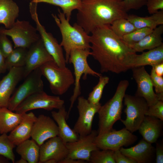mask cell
I'll return each instance as SVG.
<instances>
[{
	"mask_svg": "<svg viewBox=\"0 0 163 163\" xmlns=\"http://www.w3.org/2000/svg\"><path fill=\"white\" fill-rule=\"evenodd\" d=\"M16 163H27V161L25 159L21 158L19 160L15 162Z\"/></svg>",
	"mask_w": 163,
	"mask_h": 163,
	"instance_id": "obj_48",
	"label": "cell"
},
{
	"mask_svg": "<svg viewBox=\"0 0 163 163\" xmlns=\"http://www.w3.org/2000/svg\"><path fill=\"white\" fill-rule=\"evenodd\" d=\"M5 59L0 50V74L4 73L7 70L5 64Z\"/></svg>",
	"mask_w": 163,
	"mask_h": 163,
	"instance_id": "obj_44",
	"label": "cell"
},
{
	"mask_svg": "<svg viewBox=\"0 0 163 163\" xmlns=\"http://www.w3.org/2000/svg\"><path fill=\"white\" fill-rule=\"evenodd\" d=\"M9 160L3 155H0V163H9Z\"/></svg>",
	"mask_w": 163,
	"mask_h": 163,
	"instance_id": "obj_47",
	"label": "cell"
},
{
	"mask_svg": "<svg viewBox=\"0 0 163 163\" xmlns=\"http://www.w3.org/2000/svg\"><path fill=\"white\" fill-rule=\"evenodd\" d=\"M146 5L148 12L152 14L163 10V0H147Z\"/></svg>",
	"mask_w": 163,
	"mask_h": 163,
	"instance_id": "obj_41",
	"label": "cell"
},
{
	"mask_svg": "<svg viewBox=\"0 0 163 163\" xmlns=\"http://www.w3.org/2000/svg\"><path fill=\"white\" fill-rule=\"evenodd\" d=\"M57 161L53 159H50L46 161L45 163H56Z\"/></svg>",
	"mask_w": 163,
	"mask_h": 163,
	"instance_id": "obj_49",
	"label": "cell"
},
{
	"mask_svg": "<svg viewBox=\"0 0 163 163\" xmlns=\"http://www.w3.org/2000/svg\"><path fill=\"white\" fill-rule=\"evenodd\" d=\"M0 80V108H8L16 86L24 78V68L14 67Z\"/></svg>",
	"mask_w": 163,
	"mask_h": 163,
	"instance_id": "obj_18",
	"label": "cell"
},
{
	"mask_svg": "<svg viewBox=\"0 0 163 163\" xmlns=\"http://www.w3.org/2000/svg\"><path fill=\"white\" fill-rule=\"evenodd\" d=\"M126 80L121 81L112 98L101 106L98 115V134H101L112 129L113 125L121 118L123 101L129 85Z\"/></svg>",
	"mask_w": 163,
	"mask_h": 163,
	"instance_id": "obj_4",
	"label": "cell"
},
{
	"mask_svg": "<svg viewBox=\"0 0 163 163\" xmlns=\"http://www.w3.org/2000/svg\"><path fill=\"white\" fill-rule=\"evenodd\" d=\"M147 0H123L124 8L127 11L130 10H137L146 5Z\"/></svg>",
	"mask_w": 163,
	"mask_h": 163,
	"instance_id": "obj_40",
	"label": "cell"
},
{
	"mask_svg": "<svg viewBox=\"0 0 163 163\" xmlns=\"http://www.w3.org/2000/svg\"><path fill=\"white\" fill-rule=\"evenodd\" d=\"M14 49L7 36L0 34V50L5 58L12 52Z\"/></svg>",
	"mask_w": 163,
	"mask_h": 163,
	"instance_id": "obj_39",
	"label": "cell"
},
{
	"mask_svg": "<svg viewBox=\"0 0 163 163\" xmlns=\"http://www.w3.org/2000/svg\"><path fill=\"white\" fill-rule=\"evenodd\" d=\"M58 128L54 120L40 114L34 123L31 137L40 146L46 141L58 136Z\"/></svg>",
	"mask_w": 163,
	"mask_h": 163,
	"instance_id": "obj_17",
	"label": "cell"
},
{
	"mask_svg": "<svg viewBox=\"0 0 163 163\" xmlns=\"http://www.w3.org/2000/svg\"><path fill=\"white\" fill-rule=\"evenodd\" d=\"M109 80V78L107 76L101 75L99 77L98 83L88 95L87 100L90 103L94 104L100 103L104 88Z\"/></svg>",
	"mask_w": 163,
	"mask_h": 163,
	"instance_id": "obj_34",
	"label": "cell"
},
{
	"mask_svg": "<svg viewBox=\"0 0 163 163\" xmlns=\"http://www.w3.org/2000/svg\"><path fill=\"white\" fill-rule=\"evenodd\" d=\"M97 131L92 130L89 134L80 136L76 141L66 143L68 150L67 157L89 161L91 153L99 149L94 142Z\"/></svg>",
	"mask_w": 163,
	"mask_h": 163,
	"instance_id": "obj_14",
	"label": "cell"
},
{
	"mask_svg": "<svg viewBox=\"0 0 163 163\" xmlns=\"http://www.w3.org/2000/svg\"><path fill=\"white\" fill-rule=\"evenodd\" d=\"M78 10L77 23L88 34L99 26L110 25L128 15L123 0H82Z\"/></svg>",
	"mask_w": 163,
	"mask_h": 163,
	"instance_id": "obj_2",
	"label": "cell"
},
{
	"mask_svg": "<svg viewBox=\"0 0 163 163\" xmlns=\"http://www.w3.org/2000/svg\"><path fill=\"white\" fill-rule=\"evenodd\" d=\"M110 26L113 33L121 39L124 35L136 29L132 23L126 18H120L115 20Z\"/></svg>",
	"mask_w": 163,
	"mask_h": 163,
	"instance_id": "obj_31",
	"label": "cell"
},
{
	"mask_svg": "<svg viewBox=\"0 0 163 163\" xmlns=\"http://www.w3.org/2000/svg\"><path fill=\"white\" fill-rule=\"evenodd\" d=\"M42 75L40 67L29 73L23 83L13 92L8 108L14 111L18 105L27 97L34 93L43 91Z\"/></svg>",
	"mask_w": 163,
	"mask_h": 163,
	"instance_id": "obj_10",
	"label": "cell"
},
{
	"mask_svg": "<svg viewBox=\"0 0 163 163\" xmlns=\"http://www.w3.org/2000/svg\"><path fill=\"white\" fill-rule=\"evenodd\" d=\"M133 77L137 84V90L135 95L144 98L149 107L159 101L158 95L154 92L150 75L144 66L131 69Z\"/></svg>",
	"mask_w": 163,
	"mask_h": 163,
	"instance_id": "obj_15",
	"label": "cell"
},
{
	"mask_svg": "<svg viewBox=\"0 0 163 163\" xmlns=\"http://www.w3.org/2000/svg\"><path fill=\"white\" fill-rule=\"evenodd\" d=\"M31 2L45 3L60 7L66 19L69 21L72 12L78 9L81 5L82 0H30Z\"/></svg>",
	"mask_w": 163,
	"mask_h": 163,
	"instance_id": "obj_29",
	"label": "cell"
},
{
	"mask_svg": "<svg viewBox=\"0 0 163 163\" xmlns=\"http://www.w3.org/2000/svg\"><path fill=\"white\" fill-rule=\"evenodd\" d=\"M91 33V55L99 63L101 73L119 74L130 69L136 53L113 33L110 25L99 26Z\"/></svg>",
	"mask_w": 163,
	"mask_h": 163,
	"instance_id": "obj_1",
	"label": "cell"
},
{
	"mask_svg": "<svg viewBox=\"0 0 163 163\" xmlns=\"http://www.w3.org/2000/svg\"><path fill=\"white\" fill-rule=\"evenodd\" d=\"M155 73L159 76H162L163 75V62L158 64L153 67Z\"/></svg>",
	"mask_w": 163,
	"mask_h": 163,
	"instance_id": "obj_45",
	"label": "cell"
},
{
	"mask_svg": "<svg viewBox=\"0 0 163 163\" xmlns=\"http://www.w3.org/2000/svg\"><path fill=\"white\" fill-rule=\"evenodd\" d=\"M163 62V44L142 54H136L130 64V69L139 66L149 65L152 67Z\"/></svg>",
	"mask_w": 163,
	"mask_h": 163,
	"instance_id": "obj_24",
	"label": "cell"
},
{
	"mask_svg": "<svg viewBox=\"0 0 163 163\" xmlns=\"http://www.w3.org/2000/svg\"><path fill=\"white\" fill-rule=\"evenodd\" d=\"M36 28L26 21L17 20L11 28L0 27V34L10 36L14 43V48H29L40 37Z\"/></svg>",
	"mask_w": 163,
	"mask_h": 163,
	"instance_id": "obj_8",
	"label": "cell"
},
{
	"mask_svg": "<svg viewBox=\"0 0 163 163\" xmlns=\"http://www.w3.org/2000/svg\"><path fill=\"white\" fill-rule=\"evenodd\" d=\"M23 115L7 107L0 108V134H7L13 130L21 121Z\"/></svg>",
	"mask_w": 163,
	"mask_h": 163,
	"instance_id": "obj_27",
	"label": "cell"
},
{
	"mask_svg": "<svg viewBox=\"0 0 163 163\" xmlns=\"http://www.w3.org/2000/svg\"><path fill=\"white\" fill-rule=\"evenodd\" d=\"M145 116L154 117L163 121V101H159L149 107Z\"/></svg>",
	"mask_w": 163,
	"mask_h": 163,
	"instance_id": "obj_38",
	"label": "cell"
},
{
	"mask_svg": "<svg viewBox=\"0 0 163 163\" xmlns=\"http://www.w3.org/2000/svg\"><path fill=\"white\" fill-rule=\"evenodd\" d=\"M113 156L115 163H136L134 160L122 153L120 149L114 151Z\"/></svg>",
	"mask_w": 163,
	"mask_h": 163,
	"instance_id": "obj_42",
	"label": "cell"
},
{
	"mask_svg": "<svg viewBox=\"0 0 163 163\" xmlns=\"http://www.w3.org/2000/svg\"><path fill=\"white\" fill-rule=\"evenodd\" d=\"M42 75L48 81L52 92L56 95L66 93L75 82L71 70L66 66L59 67L54 61L47 62L40 67Z\"/></svg>",
	"mask_w": 163,
	"mask_h": 163,
	"instance_id": "obj_6",
	"label": "cell"
},
{
	"mask_svg": "<svg viewBox=\"0 0 163 163\" xmlns=\"http://www.w3.org/2000/svg\"><path fill=\"white\" fill-rule=\"evenodd\" d=\"M153 30L149 28L136 29L132 32L124 35L122 40L128 45L133 44L141 40L152 32Z\"/></svg>",
	"mask_w": 163,
	"mask_h": 163,
	"instance_id": "obj_36",
	"label": "cell"
},
{
	"mask_svg": "<svg viewBox=\"0 0 163 163\" xmlns=\"http://www.w3.org/2000/svg\"><path fill=\"white\" fill-rule=\"evenodd\" d=\"M53 59L45 48L41 38L28 49L24 68V78Z\"/></svg>",
	"mask_w": 163,
	"mask_h": 163,
	"instance_id": "obj_16",
	"label": "cell"
},
{
	"mask_svg": "<svg viewBox=\"0 0 163 163\" xmlns=\"http://www.w3.org/2000/svg\"><path fill=\"white\" fill-rule=\"evenodd\" d=\"M77 99L79 116L73 129L79 136H85L92 131L94 116L101 105L100 103L96 104L91 103L83 96H79Z\"/></svg>",
	"mask_w": 163,
	"mask_h": 163,
	"instance_id": "obj_13",
	"label": "cell"
},
{
	"mask_svg": "<svg viewBox=\"0 0 163 163\" xmlns=\"http://www.w3.org/2000/svg\"><path fill=\"white\" fill-rule=\"evenodd\" d=\"M68 154L66 143L57 136L48 139L40 146L38 163H45L48 160L53 159L59 163L67 156Z\"/></svg>",
	"mask_w": 163,
	"mask_h": 163,
	"instance_id": "obj_19",
	"label": "cell"
},
{
	"mask_svg": "<svg viewBox=\"0 0 163 163\" xmlns=\"http://www.w3.org/2000/svg\"><path fill=\"white\" fill-rule=\"evenodd\" d=\"M152 144L143 138L136 145L128 148L121 147L120 150L136 163H149L152 160L155 152V148Z\"/></svg>",
	"mask_w": 163,
	"mask_h": 163,
	"instance_id": "obj_20",
	"label": "cell"
},
{
	"mask_svg": "<svg viewBox=\"0 0 163 163\" xmlns=\"http://www.w3.org/2000/svg\"><path fill=\"white\" fill-rule=\"evenodd\" d=\"M19 12V7L13 0H0V24L5 28L12 27Z\"/></svg>",
	"mask_w": 163,
	"mask_h": 163,
	"instance_id": "obj_26",
	"label": "cell"
},
{
	"mask_svg": "<svg viewBox=\"0 0 163 163\" xmlns=\"http://www.w3.org/2000/svg\"><path fill=\"white\" fill-rule=\"evenodd\" d=\"M28 49L19 47L14 49L12 52L5 59L7 70L14 67H22L25 65Z\"/></svg>",
	"mask_w": 163,
	"mask_h": 163,
	"instance_id": "obj_30",
	"label": "cell"
},
{
	"mask_svg": "<svg viewBox=\"0 0 163 163\" xmlns=\"http://www.w3.org/2000/svg\"><path fill=\"white\" fill-rule=\"evenodd\" d=\"M100 149L93 151L91 153L89 162L91 163H115L114 151Z\"/></svg>",
	"mask_w": 163,
	"mask_h": 163,
	"instance_id": "obj_33",
	"label": "cell"
},
{
	"mask_svg": "<svg viewBox=\"0 0 163 163\" xmlns=\"http://www.w3.org/2000/svg\"><path fill=\"white\" fill-rule=\"evenodd\" d=\"M123 99L126 117L125 120H120L126 129L133 133L138 130L149 107L144 98L136 95L125 94Z\"/></svg>",
	"mask_w": 163,
	"mask_h": 163,
	"instance_id": "obj_7",
	"label": "cell"
},
{
	"mask_svg": "<svg viewBox=\"0 0 163 163\" xmlns=\"http://www.w3.org/2000/svg\"><path fill=\"white\" fill-rule=\"evenodd\" d=\"M57 16L56 14L52 16L60 31L62 41L60 43L65 52L66 63L71 51L75 49H90V36L77 23L71 25L65 15L58 9Z\"/></svg>",
	"mask_w": 163,
	"mask_h": 163,
	"instance_id": "obj_3",
	"label": "cell"
},
{
	"mask_svg": "<svg viewBox=\"0 0 163 163\" xmlns=\"http://www.w3.org/2000/svg\"><path fill=\"white\" fill-rule=\"evenodd\" d=\"M17 146L16 152L21 158L29 163H38L40 146L34 140L27 139Z\"/></svg>",
	"mask_w": 163,
	"mask_h": 163,
	"instance_id": "obj_28",
	"label": "cell"
},
{
	"mask_svg": "<svg viewBox=\"0 0 163 163\" xmlns=\"http://www.w3.org/2000/svg\"><path fill=\"white\" fill-rule=\"evenodd\" d=\"M64 101L58 96L47 94L44 91L30 95L17 107L15 112L24 114L31 110L42 109L48 111L59 109L64 105Z\"/></svg>",
	"mask_w": 163,
	"mask_h": 163,
	"instance_id": "obj_12",
	"label": "cell"
},
{
	"mask_svg": "<svg viewBox=\"0 0 163 163\" xmlns=\"http://www.w3.org/2000/svg\"><path fill=\"white\" fill-rule=\"evenodd\" d=\"M156 163H163V144L162 142L156 143L155 149Z\"/></svg>",
	"mask_w": 163,
	"mask_h": 163,
	"instance_id": "obj_43",
	"label": "cell"
},
{
	"mask_svg": "<svg viewBox=\"0 0 163 163\" xmlns=\"http://www.w3.org/2000/svg\"><path fill=\"white\" fill-rule=\"evenodd\" d=\"M91 55L90 49H75L70 53L68 63L72 64L73 66L75 82L73 93L70 99V105L67 112L68 117L75 102L81 94L80 80L82 76L83 75V79H85L88 75L97 77L102 75L93 70L89 65L87 58Z\"/></svg>",
	"mask_w": 163,
	"mask_h": 163,
	"instance_id": "obj_5",
	"label": "cell"
},
{
	"mask_svg": "<svg viewBox=\"0 0 163 163\" xmlns=\"http://www.w3.org/2000/svg\"><path fill=\"white\" fill-rule=\"evenodd\" d=\"M150 76L153 86L155 88V93L158 95L159 101H163V78L162 76L157 75L153 67L151 71Z\"/></svg>",
	"mask_w": 163,
	"mask_h": 163,
	"instance_id": "obj_37",
	"label": "cell"
},
{
	"mask_svg": "<svg viewBox=\"0 0 163 163\" xmlns=\"http://www.w3.org/2000/svg\"><path fill=\"white\" fill-rule=\"evenodd\" d=\"M138 138L125 128L119 130L113 129L104 133L98 134L95 139L94 142L100 149L115 151L119 150L123 146H128L133 144Z\"/></svg>",
	"mask_w": 163,
	"mask_h": 163,
	"instance_id": "obj_11",
	"label": "cell"
},
{
	"mask_svg": "<svg viewBox=\"0 0 163 163\" xmlns=\"http://www.w3.org/2000/svg\"><path fill=\"white\" fill-rule=\"evenodd\" d=\"M127 19L136 29L149 28L154 29L159 26L153 14L145 17H141L134 14L128 15Z\"/></svg>",
	"mask_w": 163,
	"mask_h": 163,
	"instance_id": "obj_32",
	"label": "cell"
},
{
	"mask_svg": "<svg viewBox=\"0 0 163 163\" xmlns=\"http://www.w3.org/2000/svg\"><path fill=\"white\" fill-rule=\"evenodd\" d=\"M37 117L32 112L24 114L20 123L8 135L11 142L17 146L31 137L34 124Z\"/></svg>",
	"mask_w": 163,
	"mask_h": 163,
	"instance_id": "obj_21",
	"label": "cell"
},
{
	"mask_svg": "<svg viewBox=\"0 0 163 163\" xmlns=\"http://www.w3.org/2000/svg\"><path fill=\"white\" fill-rule=\"evenodd\" d=\"M163 33V25H159L140 41L128 45L136 53L155 48L163 44L162 37Z\"/></svg>",
	"mask_w": 163,
	"mask_h": 163,
	"instance_id": "obj_25",
	"label": "cell"
},
{
	"mask_svg": "<svg viewBox=\"0 0 163 163\" xmlns=\"http://www.w3.org/2000/svg\"><path fill=\"white\" fill-rule=\"evenodd\" d=\"M15 146L10 140L7 134H2L0 136V155H3L13 163L15 162L13 152Z\"/></svg>",
	"mask_w": 163,
	"mask_h": 163,
	"instance_id": "obj_35",
	"label": "cell"
},
{
	"mask_svg": "<svg viewBox=\"0 0 163 163\" xmlns=\"http://www.w3.org/2000/svg\"><path fill=\"white\" fill-rule=\"evenodd\" d=\"M85 161L84 160L73 159L67 157L59 163H84Z\"/></svg>",
	"mask_w": 163,
	"mask_h": 163,
	"instance_id": "obj_46",
	"label": "cell"
},
{
	"mask_svg": "<svg viewBox=\"0 0 163 163\" xmlns=\"http://www.w3.org/2000/svg\"><path fill=\"white\" fill-rule=\"evenodd\" d=\"M51 115L56 123L59 129L58 136L65 143L76 141L79 136L71 128L66 120L68 118V113L65 106L58 109L57 112L52 111Z\"/></svg>",
	"mask_w": 163,
	"mask_h": 163,
	"instance_id": "obj_22",
	"label": "cell"
},
{
	"mask_svg": "<svg viewBox=\"0 0 163 163\" xmlns=\"http://www.w3.org/2000/svg\"><path fill=\"white\" fill-rule=\"evenodd\" d=\"M162 122L156 117L145 116L138 130L147 142L151 144L155 143L161 133Z\"/></svg>",
	"mask_w": 163,
	"mask_h": 163,
	"instance_id": "obj_23",
	"label": "cell"
},
{
	"mask_svg": "<svg viewBox=\"0 0 163 163\" xmlns=\"http://www.w3.org/2000/svg\"><path fill=\"white\" fill-rule=\"evenodd\" d=\"M38 3L31 2L29 5L31 17L36 24V29L46 50L56 64L59 67H65L66 63L62 47L52 34L47 32L39 20L37 11Z\"/></svg>",
	"mask_w": 163,
	"mask_h": 163,
	"instance_id": "obj_9",
	"label": "cell"
}]
</instances>
